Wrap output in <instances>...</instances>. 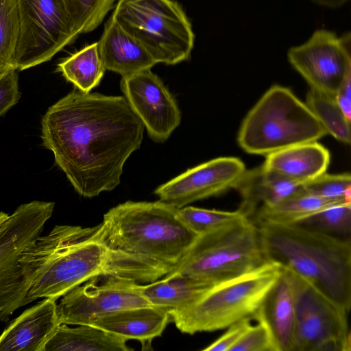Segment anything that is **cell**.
Returning a JSON list of instances; mask_svg holds the SVG:
<instances>
[{
  "instance_id": "36",
  "label": "cell",
  "mask_w": 351,
  "mask_h": 351,
  "mask_svg": "<svg viewBox=\"0 0 351 351\" xmlns=\"http://www.w3.org/2000/svg\"><path fill=\"white\" fill-rule=\"evenodd\" d=\"M319 5L335 8L343 5L349 0H311Z\"/></svg>"
},
{
  "instance_id": "8",
  "label": "cell",
  "mask_w": 351,
  "mask_h": 351,
  "mask_svg": "<svg viewBox=\"0 0 351 351\" xmlns=\"http://www.w3.org/2000/svg\"><path fill=\"white\" fill-rule=\"evenodd\" d=\"M111 16L156 63L173 65L190 58L195 35L178 2L118 0Z\"/></svg>"
},
{
  "instance_id": "23",
  "label": "cell",
  "mask_w": 351,
  "mask_h": 351,
  "mask_svg": "<svg viewBox=\"0 0 351 351\" xmlns=\"http://www.w3.org/2000/svg\"><path fill=\"white\" fill-rule=\"evenodd\" d=\"M127 339L89 324H60L44 351H131Z\"/></svg>"
},
{
  "instance_id": "32",
  "label": "cell",
  "mask_w": 351,
  "mask_h": 351,
  "mask_svg": "<svg viewBox=\"0 0 351 351\" xmlns=\"http://www.w3.org/2000/svg\"><path fill=\"white\" fill-rule=\"evenodd\" d=\"M230 351H276L267 326L261 322L250 325Z\"/></svg>"
},
{
  "instance_id": "4",
  "label": "cell",
  "mask_w": 351,
  "mask_h": 351,
  "mask_svg": "<svg viewBox=\"0 0 351 351\" xmlns=\"http://www.w3.org/2000/svg\"><path fill=\"white\" fill-rule=\"evenodd\" d=\"M101 226L112 249L171 271L198 237L180 219L178 208L160 200L120 204L104 215Z\"/></svg>"
},
{
  "instance_id": "34",
  "label": "cell",
  "mask_w": 351,
  "mask_h": 351,
  "mask_svg": "<svg viewBox=\"0 0 351 351\" xmlns=\"http://www.w3.org/2000/svg\"><path fill=\"white\" fill-rule=\"evenodd\" d=\"M251 320L252 318L247 317L230 325L221 337L202 350L230 351L232 347L252 324Z\"/></svg>"
},
{
  "instance_id": "29",
  "label": "cell",
  "mask_w": 351,
  "mask_h": 351,
  "mask_svg": "<svg viewBox=\"0 0 351 351\" xmlns=\"http://www.w3.org/2000/svg\"><path fill=\"white\" fill-rule=\"evenodd\" d=\"M178 213L183 223L197 235L247 217L239 209L226 211L191 206H186L178 209Z\"/></svg>"
},
{
  "instance_id": "21",
  "label": "cell",
  "mask_w": 351,
  "mask_h": 351,
  "mask_svg": "<svg viewBox=\"0 0 351 351\" xmlns=\"http://www.w3.org/2000/svg\"><path fill=\"white\" fill-rule=\"evenodd\" d=\"M301 186L281 178L262 165L245 169L233 189L241 197L239 209L252 218L260 207L278 203L298 191Z\"/></svg>"
},
{
  "instance_id": "30",
  "label": "cell",
  "mask_w": 351,
  "mask_h": 351,
  "mask_svg": "<svg viewBox=\"0 0 351 351\" xmlns=\"http://www.w3.org/2000/svg\"><path fill=\"white\" fill-rule=\"evenodd\" d=\"M297 224L339 237L350 238L351 202L328 207Z\"/></svg>"
},
{
  "instance_id": "17",
  "label": "cell",
  "mask_w": 351,
  "mask_h": 351,
  "mask_svg": "<svg viewBox=\"0 0 351 351\" xmlns=\"http://www.w3.org/2000/svg\"><path fill=\"white\" fill-rule=\"evenodd\" d=\"M171 322L169 311L156 306L121 309L98 316L88 324L128 339L141 343L142 350L151 349L152 340L162 335Z\"/></svg>"
},
{
  "instance_id": "3",
  "label": "cell",
  "mask_w": 351,
  "mask_h": 351,
  "mask_svg": "<svg viewBox=\"0 0 351 351\" xmlns=\"http://www.w3.org/2000/svg\"><path fill=\"white\" fill-rule=\"evenodd\" d=\"M256 223L268 261L306 280L350 312V238L300 224Z\"/></svg>"
},
{
  "instance_id": "10",
  "label": "cell",
  "mask_w": 351,
  "mask_h": 351,
  "mask_svg": "<svg viewBox=\"0 0 351 351\" xmlns=\"http://www.w3.org/2000/svg\"><path fill=\"white\" fill-rule=\"evenodd\" d=\"M286 271L295 304L291 351H350L349 312L306 280Z\"/></svg>"
},
{
  "instance_id": "19",
  "label": "cell",
  "mask_w": 351,
  "mask_h": 351,
  "mask_svg": "<svg viewBox=\"0 0 351 351\" xmlns=\"http://www.w3.org/2000/svg\"><path fill=\"white\" fill-rule=\"evenodd\" d=\"M263 166L297 185L325 173L330 161L329 151L317 141L291 146L265 156Z\"/></svg>"
},
{
  "instance_id": "37",
  "label": "cell",
  "mask_w": 351,
  "mask_h": 351,
  "mask_svg": "<svg viewBox=\"0 0 351 351\" xmlns=\"http://www.w3.org/2000/svg\"><path fill=\"white\" fill-rule=\"evenodd\" d=\"M8 216L9 215L8 213H5L3 211H0V226L7 219Z\"/></svg>"
},
{
  "instance_id": "7",
  "label": "cell",
  "mask_w": 351,
  "mask_h": 351,
  "mask_svg": "<svg viewBox=\"0 0 351 351\" xmlns=\"http://www.w3.org/2000/svg\"><path fill=\"white\" fill-rule=\"evenodd\" d=\"M267 262L258 225L245 217L198 235L174 269L217 284Z\"/></svg>"
},
{
  "instance_id": "18",
  "label": "cell",
  "mask_w": 351,
  "mask_h": 351,
  "mask_svg": "<svg viewBox=\"0 0 351 351\" xmlns=\"http://www.w3.org/2000/svg\"><path fill=\"white\" fill-rule=\"evenodd\" d=\"M294 297L286 270L281 273L264 296L253 319L270 332L276 351H291L295 322Z\"/></svg>"
},
{
  "instance_id": "1",
  "label": "cell",
  "mask_w": 351,
  "mask_h": 351,
  "mask_svg": "<svg viewBox=\"0 0 351 351\" xmlns=\"http://www.w3.org/2000/svg\"><path fill=\"white\" fill-rule=\"evenodd\" d=\"M145 127L123 96L74 89L50 106L41 138L76 192L92 198L114 189L141 147Z\"/></svg>"
},
{
  "instance_id": "33",
  "label": "cell",
  "mask_w": 351,
  "mask_h": 351,
  "mask_svg": "<svg viewBox=\"0 0 351 351\" xmlns=\"http://www.w3.org/2000/svg\"><path fill=\"white\" fill-rule=\"evenodd\" d=\"M16 69L0 71V117L17 104L21 97Z\"/></svg>"
},
{
  "instance_id": "27",
  "label": "cell",
  "mask_w": 351,
  "mask_h": 351,
  "mask_svg": "<svg viewBox=\"0 0 351 351\" xmlns=\"http://www.w3.org/2000/svg\"><path fill=\"white\" fill-rule=\"evenodd\" d=\"M73 32L78 36L96 29L116 0H62Z\"/></svg>"
},
{
  "instance_id": "22",
  "label": "cell",
  "mask_w": 351,
  "mask_h": 351,
  "mask_svg": "<svg viewBox=\"0 0 351 351\" xmlns=\"http://www.w3.org/2000/svg\"><path fill=\"white\" fill-rule=\"evenodd\" d=\"M215 285L173 269L163 278L136 287L151 305L170 313L191 304Z\"/></svg>"
},
{
  "instance_id": "15",
  "label": "cell",
  "mask_w": 351,
  "mask_h": 351,
  "mask_svg": "<svg viewBox=\"0 0 351 351\" xmlns=\"http://www.w3.org/2000/svg\"><path fill=\"white\" fill-rule=\"evenodd\" d=\"M235 157H219L187 169L154 190L159 200L178 209L233 189L245 171Z\"/></svg>"
},
{
  "instance_id": "24",
  "label": "cell",
  "mask_w": 351,
  "mask_h": 351,
  "mask_svg": "<svg viewBox=\"0 0 351 351\" xmlns=\"http://www.w3.org/2000/svg\"><path fill=\"white\" fill-rule=\"evenodd\" d=\"M348 202L328 199L308 194L301 187L278 203L260 207L254 213L255 222L297 224L303 219L328 207Z\"/></svg>"
},
{
  "instance_id": "35",
  "label": "cell",
  "mask_w": 351,
  "mask_h": 351,
  "mask_svg": "<svg viewBox=\"0 0 351 351\" xmlns=\"http://www.w3.org/2000/svg\"><path fill=\"white\" fill-rule=\"evenodd\" d=\"M335 99L346 117L351 121V71L343 80L335 95Z\"/></svg>"
},
{
  "instance_id": "14",
  "label": "cell",
  "mask_w": 351,
  "mask_h": 351,
  "mask_svg": "<svg viewBox=\"0 0 351 351\" xmlns=\"http://www.w3.org/2000/svg\"><path fill=\"white\" fill-rule=\"evenodd\" d=\"M120 88L149 137L165 142L181 123L176 99L161 79L150 69L121 76Z\"/></svg>"
},
{
  "instance_id": "25",
  "label": "cell",
  "mask_w": 351,
  "mask_h": 351,
  "mask_svg": "<svg viewBox=\"0 0 351 351\" xmlns=\"http://www.w3.org/2000/svg\"><path fill=\"white\" fill-rule=\"evenodd\" d=\"M57 71L77 89L88 93L97 86L106 71L100 58L98 43H93L64 59Z\"/></svg>"
},
{
  "instance_id": "2",
  "label": "cell",
  "mask_w": 351,
  "mask_h": 351,
  "mask_svg": "<svg viewBox=\"0 0 351 351\" xmlns=\"http://www.w3.org/2000/svg\"><path fill=\"white\" fill-rule=\"evenodd\" d=\"M19 262L29 284L32 302L45 298L57 301L99 275L147 283L171 271L110 247L104 239L101 223L87 228L56 225L28 245Z\"/></svg>"
},
{
  "instance_id": "12",
  "label": "cell",
  "mask_w": 351,
  "mask_h": 351,
  "mask_svg": "<svg viewBox=\"0 0 351 351\" xmlns=\"http://www.w3.org/2000/svg\"><path fill=\"white\" fill-rule=\"evenodd\" d=\"M137 282L110 275H99L73 288L57 304L59 322L83 325L94 318L121 309L150 306Z\"/></svg>"
},
{
  "instance_id": "9",
  "label": "cell",
  "mask_w": 351,
  "mask_h": 351,
  "mask_svg": "<svg viewBox=\"0 0 351 351\" xmlns=\"http://www.w3.org/2000/svg\"><path fill=\"white\" fill-rule=\"evenodd\" d=\"M54 207L53 202L23 204L0 226V322H8L16 310L32 302L19 259L22 252L42 234Z\"/></svg>"
},
{
  "instance_id": "13",
  "label": "cell",
  "mask_w": 351,
  "mask_h": 351,
  "mask_svg": "<svg viewBox=\"0 0 351 351\" xmlns=\"http://www.w3.org/2000/svg\"><path fill=\"white\" fill-rule=\"evenodd\" d=\"M350 33L342 36L327 29H317L302 45L287 53L289 62L310 88L335 96L346 74L351 71Z\"/></svg>"
},
{
  "instance_id": "20",
  "label": "cell",
  "mask_w": 351,
  "mask_h": 351,
  "mask_svg": "<svg viewBox=\"0 0 351 351\" xmlns=\"http://www.w3.org/2000/svg\"><path fill=\"white\" fill-rule=\"evenodd\" d=\"M97 43L105 69L121 76L150 69L157 64L149 52L112 16L105 24Z\"/></svg>"
},
{
  "instance_id": "16",
  "label": "cell",
  "mask_w": 351,
  "mask_h": 351,
  "mask_svg": "<svg viewBox=\"0 0 351 351\" xmlns=\"http://www.w3.org/2000/svg\"><path fill=\"white\" fill-rule=\"evenodd\" d=\"M57 304L45 298L25 309L0 335V351H44L60 324Z\"/></svg>"
},
{
  "instance_id": "26",
  "label": "cell",
  "mask_w": 351,
  "mask_h": 351,
  "mask_svg": "<svg viewBox=\"0 0 351 351\" xmlns=\"http://www.w3.org/2000/svg\"><path fill=\"white\" fill-rule=\"evenodd\" d=\"M305 104L327 134H330L344 144H350L351 121L346 117L337 105L335 96L310 88Z\"/></svg>"
},
{
  "instance_id": "5",
  "label": "cell",
  "mask_w": 351,
  "mask_h": 351,
  "mask_svg": "<svg viewBox=\"0 0 351 351\" xmlns=\"http://www.w3.org/2000/svg\"><path fill=\"white\" fill-rule=\"evenodd\" d=\"M327 134L306 104L288 88L273 85L248 112L237 142L246 153L267 156Z\"/></svg>"
},
{
  "instance_id": "6",
  "label": "cell",
  "mask_w": 351,
  "mask_h": 351,
  "mask_svg": "<svg viewBox=\"0 0 351 351\" xmlns=\"http://www.w3.org/2000/svg\"><path fill=\"white\" fill-rule=\"evenodd\" d=\"M282 268L272 262L236 278L215 284L187 306L170 312L182 332L193 335L227 328L247 317L253 319L264 296Z\"/></svg>"
},
{
  "instance_id": "28",
  "label": "cell",
  "mask_w": 351,
  "mask_h": 351,
  "mask_svg": "<svg viewBox=\"0 0 351 351\" xmlns=\"http://www.w3.org/2000/svg\"><path fill=\"white\" fill-rule=\"evenodd\" d=\"M20 30L16 0H0V71L14 69Z\"/></svg>"
},
{
  "instance_id": "11",
  "label": "cell",
  "mask_w": 351,
  "mask_h": 351,
  "mask_svg": "<svg viewBox=\"0 0 351 351\" xmlns=\"http://www.w3.org/2000/svg\"><path fill=\"white\" fill-rule=\"evenodd\" d=\"M20 30L14 68L23 71L50 60L77 35L62 0H16Z\"/></svg>"
},
{
  "instance_id": "31",
  "label": "cell",
  "mask_w": 351,
  "mask_h": 351,
  "mask_svg": "<svg viewBox=\"0 0 351 351\" xmlns=\"http://www.w3.org/2000/svg\"><path fill=\"white\" fill-rule=\"evenodd\" d=\"M302 189L319 197L351 202V176L348 173L328 174L325 172L302 184Z\"/></svg>"
}]
</instances>
